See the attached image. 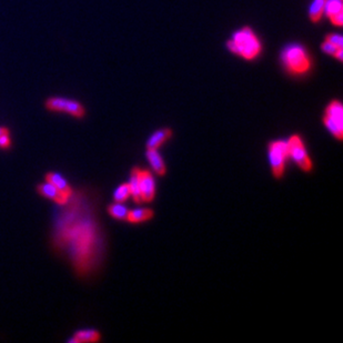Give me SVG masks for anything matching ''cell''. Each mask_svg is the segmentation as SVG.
Listing matches in <instances>:
<instances>
[{"label":"cell","instance_id":"cell-1","mask_svg":"<svg viewBox=\"0 0 343 343\" xmlns=\"http://www.w3.org/2000/svg\"><path fill=\"white\" fill-rule=\"evenodd\" d=\"M227 47L230 52L249 61L258 58L262 51V43L250 27L237 30L227 42Z\"/></svg>","mask_w":343,"mask_h":343},{"label":"cell","instance_id":"cell-2","mask_svg":"<svg viewBox=\"0 0 343 343\" xmlns=\"http://www.w3.org/2000/svg\"><path fill=\"white\" fill-rule=\"evenodd\" d=\"M281 61L292 76H303L312 67V60L307 49L300 43H290L281 52Z\"/></svg>","mask_w":343,"mask_h":343},{"label":"cell","instance_id":"cell-3","mask_svg":"<svg viewBox=\"0 0 343 343\" xmlns=\"http://www.w3.org/2000/svg\"><path fill=\"white\" fill-rule=\"evenodd\" d=\"M266 156L272 177L277 180H281L286 175L288 162L290 161L287 140L276 139L269 141L266 146Z\"/></svg>","mask_w":343,"mask_h":343},{"label":"cell","instance_id":"cell-4","mask_svg":"<svg viewBox=\"0 0 343 343\" xmlns=\"http://www.w3.org/2000/svg\"><path fill=\"white\" fill-rule=\"evenodd\" d=\"M287 143L288 149H289V160L295 163L302 172L311 173L313 171L314 163L302 135L293 133L287 139Z\"/></svg>","mask_w":343,"mask_h":343},{"label":"cell","instance_id":"cell-5","mask_svg":"<svg viewBox=\"0 0 343 343\" xmlns=\"http://www.w3.org/2000/svg\"><path fill=\"white\" fill-rule=\"evenodd\" d=\"M322 123L332 138L336 141L343 139V106L340 100H331L326 105L323 116Z\"/></svg>","mask_w":343,"mask_h":343},{"label":"cell","instance_id":"cell-6","mask_svg":"<svg viewBox=\"0 0 343 343\" xmlns=\"http://www.w3.org/2000/svg\"><path fill=\"white\" fill-rule=\"evenodd\" d=\"M46 107L49 110L52 111H62L72 114L76 118H81L85 116V108L80 102L75 101L72 99H66V98L60 97H52L49 98L46 101Z\"/></svg>","mask_w":343,"mask_h":343},{"label":"cell","instance_id":"cell-7","mask_svg":"<svg viewBox=\"0 0 343 343\" xmlns=\"http://www.w3.org/2000/svg\"><path fill=\"white\" fill-rule=\"evenodd\" d=\"M139 189L141 203H150L157 194V182L155 173L148 169L139 168Z\"/></svg>","mask_w":343,"mask_h":343},{"label":"cell","instance_id":"cell-8","mask_svg":"<svg viewBox=\"0 0 343 343\" xmlns=\"http://www.w3.org/2000/svg\"><path fill=\"white\" fill-rule=\"evenodd\" d=\"M145 156L155 176L163 177L167 175V163L160 154L159 149H146Z\"/></svg>","mask_w":343,"mask_h":343},{"label":"cell","instance_id":"cell-9","mask_svg":"<svg viewBox=\"0 0 343 343\" xmlns=\"http://www.w3.org/2000/svg\"><path fill=\"white\" fill-rule=\"evenodd\" d=\"M173 131L171 128H159L152 132L146 141V149H160L172 138Z\"/></svg>","mask_w":343,"mask_h":343},{"label":"cell","instance_id":"cell-10","mask_svg":"<svg viewBox=\"0 0 343 343\" xmlns=\"http://www.w3.org/2000/svg\"><path fill=\"white\" fill-rule=\"evenodd\" d=\"M37 191L39 194L43 195V197L49 199V200H52L54 202L63 205L66 204L69 198L66 197V195L62 194L59 190L53 186V184L49 183V182H43V183H39L37 186Z\"/></svg>","mask_w":343,"mask_h":343},{"label":"cell","instance_id":"cell-11","mask_svg":"<svg viewBox=\"0 0 343 343\" xmlns=\"http://www.w3.org/2000/svg\"><path fill=\"white\" fill-rule=\"evenodd\" d=\"M155 218V211L151 208H135L129 210L127 222L131 225H143Z\"/></svg>","mask_w":343,"mask_h":343},{"label":"cell","instance_id":"cell-12","mask_svg":"<svg viewBox=\"0 0 343 343\" xmlns=\"http://www.w3.org/2000/svg\"><path fill=\"white\" fill-rule=\"evenodd\" d=\"M46 181L53 184L54 187H56L59 191H60L62 194L66 195L69 199L73 197V189L72 187L69 186L68 181L64 179L60 173L58 172H48L46 175Z\"/></svg>","mask_w":343,"mask_h":343},{"label":"cell","instance_id":"cell-13","mask_svg":"<svg viewBox=\"0 0 343 343\" xmlns=\"http://www.w3.org/2000/svg\"><path fill=\"white\" fill-rule=\"evenodd\" d=\"M139 168L140 167H133L130 171L129 177V188L130 192H131V199L133 200L134 203H141V197H140V189H139Z\"/></svg>","mask_w":343,"mask_h":343},{"label":"cell","instance_id":"cell-14","mask_svg":"<svg viewBox=\"0 0 343 343\" xmlns=\"http://www.w3.org/2000/svg\"><path fill=\"white\" fill-rule=\"evenodd\" d=\"M129 208L120 202H113L108 205L107 211L109 216L118 221H127V217L129 214Z\"/></svg>","mask_w":343,"mask_h":343},{"label":"cell","instance_id":"cell-15","mask_svg":"<svg viewBox=\"0 0 343 343\" xmlns=\"http://www.w3.org/2000/svg\"><path fill=\"white\" fill-rule=\"evenodd\" d=\"M74 337L77 343L83 342H98L101 340V334L99 331L95 329H84L79 330L74 334Z\"/></svg>","mask_w":343,"mask_h":343},{"label":"cell","instance_id":"cell-16","mask_svg":"<svg viewBox=\"0 0 343 343\" xmlns=\"http://www.w3.org/2000/svg\"><path fill=\"white\" fill-rule=\"evenodd\" d=\"M326 0H312L309 8V18L314 24H318L324 15V6Z\"/></svg>","mask_w":343,"mask_h":343},{"label":"cell","instance_id":"cell-17","mask_svg":"<svg viewBox=\"0 0 343 343\" xmlns=\"http://www.w3.org/2000/svg\"><path fill=\"white\" fill-rule=\"evenodd\" d=\"M112 198L114 202H120V203H124L128 199L131 198V192H130L128 182H123L119 184V186L114 189Z\"/></svg>","mask_w":343,"mask_h":343},{"label":"cell","instance_id":"cell-18","mask_svg":"<svg viewBox=\"0 0 343 343\" xmlns=\"http://www.w3.org/2000/svg\"><path fill=\"white\" fill-rule=\"evenodd\" d=\"M321 50L323 53L329 54V56H333L336 58V60H339L342 62L343 60V48L342 47H336L333 43H331L329 41L324 40L321 45Z\"/></svg>","mask_w":343,"mask_h":343},{"label":"cell","instance_id":"cell-19","mask_svg":"<svg viewBox=\"0 0 343 343\" xmlns=\"http://www.w3.org/2000/svg\"><path fill=\"white\" fill-rule=\"evenodd\" d=\"M339 14H343L342 0H326L324 6V15L326 17L331 18Z\"/></svg>","mask_w":343,"mask_h":343},{"label":"cell","instance_id":"cell-20","mask_svg":"<svg viewBox=\"0 0 343 343\" xmlns=\"http://www.w3.org/2000/svg\"><path fill=\"white\" fill-rule=\"evenodd\" d=\"M325 40L333 43L336 47L343 48V38L340 34H330L325 37Z\"/></svg>","mask_w":343,"mask_h":343},{"label":"cell","instance_id":"cell-21","mask_svg":"<svg viewBox=\"0 0 343 343\" xmlns=\"http://www.w3.org/2000/svg\"><path fill=\"white\" fill-rule=\"evenodd\" d=\"M10 146H12V140H10L9 132L0 135V148L7 149Z\"/></svg>","mask_w":343,"mask_h":343},{"label":"cell","instance_id":"cell-22","mask_svg":"<svg viewBox=\"0 0 343 343\" xmlns=\"http://www.w3.org/2000/svg\"><path fill=\"white\" fill-rule=\"evenodd\" d=\"M331 24L335 26V27H341L343 25V14H339V15H335L333 17L329 18Z\"/></svg>","mask_w":343,"mask_h":343},{"label":"cell","instance_id":"cell-23","mask_svg":"<svg viewBox=\"0 0 343 343\" xmlns=\"http://www.w3.org/2000/svg\"><path fill=\"white\" fill-rule=\"evenodd\" d=\"M6 132H9V130L7 128H5V127H0V135L4 134V133H6Z\"/></svg>","mask_w":343,"mask_h":343}]
</instances>
